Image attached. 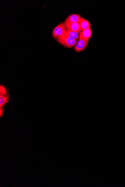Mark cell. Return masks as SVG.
Returning <instances> with one entry per match:
<instances>
[{"label": "cell", "mask_w": 125, "mask_h": 187, "mask_svg": "<svg viewBox=\"0 0 125 187\" xmlns=\"http://www.w3.org/2000/svg\"><path fill=\"white\" fill-rule=\"evenodd\" d=\"M67 28L64 22L60 23L53 30L52 35L56 40L61 38L65 36Z\"/></svg>", "instance_id": "6da1fadb"}, {"label": "cell", "mask_w": 125, "mask_h": 187, "mask_svg": "<svg viewBox=\"0 0 125 187\" xmlns=\"http://www.w3.org/2000/svg\"><path fill=\"white\" fill-rule=\"evenodd\" d=\"M0 90V108H2L10 101V98L9 93L4 85H1Z\"/></svg>", "instance_id": "7a4b0ae2"}, {"label": "cell", "mask_w": 125, "mask_h": 187, "mask_svg": "<svg viewBox=\"0 0 125 187\" xmlns=\"http://www.w3.org/2000/svg\"><path fill=\"white\" fill-rule=\"evenodd\" d=\"M60 44L67 48H71L75 46L77 42V40L65 36L57 40Z\"/></svg>", "instance_id": "3957f363"}, {"label": "cell", "mask_w": 125, "mask_h": 187, "mask_svg": "<svg viewBox=\"0 0 125 187\" xmlns=\"http://www.w3.org/2000/svg\"><path fill=\"white\" fill-rule=\"evenodd\" d=\"M89 40L79 38L77 43L74 46V50L77 52L83 51L87 48Z\"/></svg>", "instance_id": "277c9868"}, {"label": "cell", "mask_w": 125, "mask_h": 187, "mask_svg": "<svg viewBox=\"0 0 125 187\" xmlns=\"http://www.w3.org/2000/svg\"><path fill=\"white\" fill-rule=\"evenodd\" d=\"M80 15L76 14H73L69 15L65 21V23H79L81 18Z\"/></svg>", "instance_id": "5b68a950"}, {"label": "cell", "mask_w": 125, "mask_h": 187, "mask_svg": "<svg viewBox=\"0 0 125 187\" xmlns=\"http://www.w3.org/2000/svg\"><path fill=\"white\" fill-rule=\"evenodd\" d=\"M92 32L90 28H88L87 29L81 31L80 32V38L85 40H89L91 36Z\"/></svg>", "instance_id": "8992f818"}, {"label": "cell", "mask_w": 125, "mask_h": 187, "mask_svg": "<svg viewBox=\"0 0 125 187\" xmlns=\"http://www.w3.org/2000/svg\"><path fill=\"white\" fill-rule=\"evenodd\" d=\"M65 24L67 29L79 32L81 31L79 23H65Z\"/></svg>", "instance_id": "52a82bcc"}, {"label": "cell", "mask_w": 125, "mask_h": 187, "mask_svg": "<svg viewBox=\"0 0 125 187\" xmlns=\"http://www.w3.org/2000/svg\"><path fill=\"white\" fill-rule=\"evenodd\" d=\"M79 24L81 28V31L87 29L88 28H90L91 24L88 21L85 19L81 18L79 22Z\"/></svg>", "instance_id": "ba28073f"}, {"label": "cell", "mask_w": 125, "mask_h": 187, "mask_svg": "<svg viewBox=\"0 0 125 187\" xmlns=\"http://www.w3.org/2000/svg\"><path fill=\"white\" fill-rule=\"evenodd\" d=\"M65 36L72 38L73 39L77 40L80 38V32L67 29Z\"/></svg>", "instance_id": "9c48e42d"}, {"label": "cell", "mask_w": 125, "mask_h": 187, "mask_svg": "<svg viewBox=\"0 0 125 187\" xmlns=\"http://www.w3.org/2000/svg\"><path fill=\"white\" fill-rule=\"evenodd\" d=\"M4 108H0V117H1H1L3 116V114H4Z\"/></svg>", "instance_id": "30bf717a"}]
</instances>
